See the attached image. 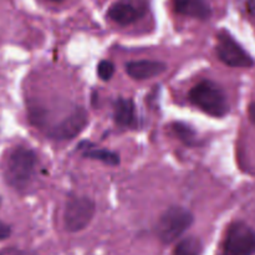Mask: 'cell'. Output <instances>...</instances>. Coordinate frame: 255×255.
Listing matches in <instances>:
<instances>
[{
  "mask_svg": "<svg viewBox=\"0 0 255 255\" xmlns=\"http://www.w3.org/2000/svg\"><path fill=\"white\" fill-rule=\"evenodd\" d=\"M188 99L192 105L213 117H223L229 112V104L224 91L216 82L209 80L197 84L189 91Z\"/></svg>",
  "mask_w": 255,
  "mask_h": 255,
  "instance_id": "cell-1",
  "label": "cell"
},
{
  "mask_svg": "<svg viewBox=\"0 0 255 255\" xmlns=\"http://www.w3.org/2000/svg\"><path fill=\"white\" fill-rule=\"evenodd\" d=\"M36 154L25 147H16L9 154L5 166V177L10 186L25 189L30 184L36 171Z\"/></svg>",
  "mask_w": 255,
  "mask_h": 255,
  "instance_id": "cell-2",
  "label": "cell"
},
{
  "mask_svg": "<svg viewBox=\"0 0 255 255\" xmlns=\"http://www.w3.org/2000/svg\"><path fill=\"white\" fill-rule=\"evenodd\" d=\"M193 214L183 207L173 206L167 209L157 223V236L164 244H171L193 224Z\"/></svg>",
  "mask_w": 255,
  "mask_h": 255,
  "instance_id": "cell-3",
  "label": "cell"
},
{
  "mask_svg": "<svg viewBox=\"0 0 255 255\" xmlns=\"http://www.w3.org/2000/svg\"><path fill=\"white\" fill-rule=\"evenodd\" d=\"M96 206L87 197H72L67 201L64 213L65 228L70 233H77L91 223Z\"/></svg>",
  "mask_w": 255,
  "mask_h": 255,
  "instance_id": "cell-4",
  "label": "cell"
},
{
  "mask_svg": "<svg viewBox=\"0 0 255 255\" xmlns=\"http://www.w3.org/2000/svg\"><path fill=\"white\" fill-rule=\"evenodd\" d=\"M223 251L224 255H255V231L243 222L231 224Z\"/></svg>",
  "mask_w": 255,
  "mask_h": 255,
  "instance_id": "cell-5",
  "label": "cell"
},
{
  "mask_svg": "<svg viewBox=\"0 0 255 255\" xmlns=\"http://www.w3.org/2000/svg\"><path fill=\"white\" fill-rule=\"evenodd\" d=\"M217 55L219 60L232 67H252L254 65L251 55L227 31L217 35Z\"/></svg>",
  "mask_w": 255,
  "mask_h": 255,
  "instance_id": "cell-6",
  "label": "cell"
},
{
  "mask_svg": "<svg viewBox=\"0 0 255 255\" xmlns=\"http://www.w3.org/2000/svg\"><path fill=\"white\" fill-rule=\"evenodd\" d=\"M87 125V114L82 107H75L65 119L49 131V136L57 141H67L72 139L81 133L82 129Z\"/></svg>",
  "mask_w": 255,
  "mask_h": 255,
  "instance_id": "cell-7",
  "label": "cell"
},
{
  "mask_svg": "<svg viewBox=\"0 0 255 255\" xmlns=\"http://www.w3.org/2000/svg\"><path fill=\"white\" fill-rule=\"evenodd\" d=\"M167 70V65L161 61L152 60H138L126 64V72L134 80H147L163 74Z\"/></svg>",
  "mask_w": 255,
  "mask_h": 255,
  "instance_id": "cell-8",
  "label": "cell"
},
{
  "mask_svg": "<svg viewBox=\"0 0 255 255\" xmlns=\"http://www.w3.org/2000/svg\"><path fill=\"white\" fill-rule=\"evenodd\" d=\"M142 14H143L142 7L133 4L132 1H127V0L115 2L114 5H111L109 12H107L110 19L119 25L132 24L136 20H138L142 16Z\"/></svg>",
  "mask_w": 255,
  "mask_h": 255,
  "instance_id": "cell-9",
  "label": "cell"
},
{
  "mask_svg": "<svg viewBox=\"0 0 255 255\" xmlns=\"http://www.w3.org/2000/svg\"><path fill=\"white\" fill-rule=\"evenodd\" d=\"M174 9L179 14L199 20H207L212 15L207 0H174Z\"/></svg>",
  "mask_w": 255,
  "mask_h": 255,
  "instance_id": "cell-10",
  "label": "cell"
},
{
  "mask_svg": "<svg viewBox=\"0 0 255 255\" xmlns=\"http://www.w3.org/2000/svg\"><path fill=\"white\" fill-rule=\"evenodd\" d=\"M114 117L117 125L122 127H132L136 125V110L131 99L116 100L114 107Z\"/></svg>",
  "mask_w": 255,
  "mask_h": 255,
  "instance_id": "cell-11",
  "label": "cell"
},
{
  "mask_svg": "<svg viewBox=\"0 0 255 255\" xmlns=\"http://www.w3.org/2000/svg\"><path fill=\"white\" fill-rule=\"evenodd\" d=\"M79 147L81 149H84V157L90 159H96V161L104 162V163L110 164V166H117L120 164V156L115 152L109 151V149H102L97 148L94 144H91L90 142H82L81 144H79Z\"/></svg>",
  "mask_w": 255,
  "mask_h": 255,
  "instance_id": "cell-12",
  "label": "cell"
},
{
  "mask_svg": "<svg viewBox=\"0 0 255 255\" xmlns=\"http://www.w3.org/2000/svg\"><path fill=\"white\" fill-rule=\"evenodd\" d=\"M203 244L197 237H188L179 242L174 248L173 255H202Z\"/></svg>",
  "mask_w": 255,
  "mask_h": 255,
  "instance_id": "cell-13",
  "label": "cell"
},
{
  "mask_svg": "<svg viewBox=\"0 0 255 255\" xmlns=\"http://www.w3.org/2000/svg\"><path fill=\"white\" fill-rule=\"evenodd\" d=\"M172 128H173L177 137L186 144H194L197 142L196 132H194L193 128L187 126V125L181 124V122H174Z\"/></svg>",
  "mask_w": 255,
  "mask_h": 255,
  "instance_id": "cell-14",
  "label": "cell"
},
{
  "mask_svg": "<svg viewBox=\"0 0 255 255\" xmlns=\"http://www.w3.org/2000/svg\"><path fill=\"white\" fill-rule=\"evenodd\" d=\"M97 74H99L100 79L104 81H109L115 74V66L111 61L109 60H102L99 65H97Z\"/></svg>",
  "mask_w": 255,
  "mask_h": 255,
  "instance_id": "cell-15",
  "label": "cell"
},
{
  "mask_svg": "<svg viewBox=\"0 0 255 255\" xmlns=\"http://www.w3.org/2000/svg\"><path fill=\"white\" fill-rule=\"evenodd\" d=\"M10 234H11V229L9 226H6L5 223L0 222V241H4V239L9 238Z\"/></svg>",
  "mask_w": 255,
  "mask_h": 255,
  "instance_id": "cell-16",
  "label": "cell"
},
{
  "mask_svg": "<svg viewBox=\"0 0 255 255\" xmlns=\"http://www.w3.org/2000/svg\"><path fill=\"white\" fill-rule=\"evenodd\" d=\"M0 255H22V253L16 248H5L0 251Z\"/></svg>",
  "mask_w": 255,
  "mask_h": 255,
  "instance_id": "cell-17",
  "label": "cell"
},
{
  "mask_svg": "<svg viewBox=\"0 0 255 255\" xmlns=\"http://www.w3.org/2000/svg\"><path fill=\"white\" fill-rule=\"evenodd\" d=\"M247 7H248V11L251 12L253 16H255V0H248V2H247Z\"/></svg>",
  "mask_w": 255,
  "mask_h": 255,
  "instance_id": "cell-18",
  "label": "cell"
},
{
  "mask_svg": "<svg viewBox=\"0 0 255 255\" xmlns=\"http://www.w3.org/2000/svg\"><path fill=\"white\" fill-rule=\"evenodd\" d=\"M249 117H251L252 122L255 125V102L251 104V106H249Z\"/></svg>",
  "mask_w": 255,
  "mask_h": 255,
  "instance_id": "cell-19",
  "label": "cell"
},
{
  "mask_svg": "<svg viewBox=\"0 0 255 255\" xmlns=\"http://www.w3.org/2000/svg\"><path fill=\"white\" fill-rule=\"evenodd\" d=\"M51 1H56V2H60V1H62V0H51Z\"/></svg>",
  "mask_w": 255,
  "mask_h": 255,
  "instance_id": "cell-20",
  "label": "cell"
},
{
  "mask_svg": "<svg viewBox=\"0 0 255 255\" xmlns=\"http://www.w3.org/2000/svg\"><path fill=\"white\" fill-rule=\"evenodd\" d=\"M0 203H1V198H0Z\"/></svg>",
  "mask_w": 255,
  "mask_h": 255,
  "instance_id": "cell-21",
  "label": "cell"
}]
</instances>
